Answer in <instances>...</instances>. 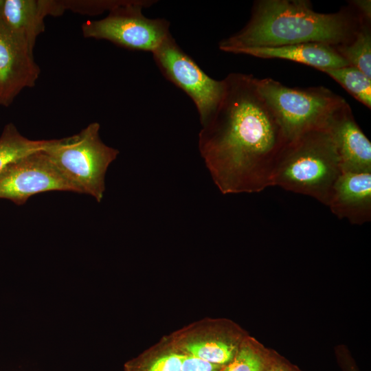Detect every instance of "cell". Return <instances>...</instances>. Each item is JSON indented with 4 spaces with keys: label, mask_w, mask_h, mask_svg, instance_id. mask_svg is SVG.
<instances>
[{
    "label": "cell",
    "mask_w": 371,
    "mask_h": 371,
    "mask_svg": "<svg viewBox=\"0 0 371 371\" xmlns=\"http://www.w3.org/2000/svg\"><path fill=\"white\" fill-rule=\"evenodd\" d=\"M168 335L124 364V371H181L185 357Z\"/></svg>",
    "instance_id": "9a60e30c"
},
{
    "label": "cell",
    "mask_w": 371,
    "mask_h": 371,
    "mask_svg": "<svg viewBox=\"0 0 371 371\" xmlns=\"http://www.w3.org/2000/svg\"><path fill=\"white\" fill-rule=\"evenodd\" d=\"M273 351L255 337L247 335L233 359L220 371H265Z\"/></svg>",
    "instance_id": "e0dca14e"
},
{
    "label": "cell",
    "mask_w": 371,
    "mask_h": 371,
    "mask_svg": "<svg viewBox=\"0 0 371 371\" xmlns=\"http://www.w3.org/2000/svg\"><path fill=\"white\" fill-rule=\"evenodd\" d=\"M321 71L338 82L357 100L371 108V78L359 69L348 65Z\"/></svg>",
    "instance_id": "d6986e66"
},
{
    "label": "cell",
    "mask_w": 371,
    "mask_h": 371,
    "mask_svg": "<svg viewBox=\"0 0 371 371\" xmlns=\"http://www.w3.org/2000/svg\"><path fill=\"white\" fill-rule=\"evenodd\" d=\"M152 54L163 75L192 100L203 124L221 100L224 80H217L205 74L170 34Z\"/></svg>",
    "instance_id": "52a82bcc"
},
{
    "label": "cell",
    "mask_w": 371,
    "mask_h": 371,
    "mask_svg": "<svg viewBox=\"0 0 371 371\" xmlns=\"http://www.w3.org/2000/svg\"><path fill=\"white\" fill-rule=\"evenodd\" d=\"M363 20L350 5L336 12L322 13L308 0H258L247 23L220 41L218 48L238 54L248 48L306 43L335 47L350 41Z\"/></svg>",
    "instance_id": "7a4b0ae2"
},
{
    "label": "cell",
    "mask_w": 371,
    "mask_h": 371,
    "mask_svg": "<svg viewBox=\"0 0 371 371\" xmlns=\"http://www.w3.org/2000/svg\"><path fill=\"white\" fill-rule=\"evenodd\" d=\"M238 54L260 58L289 60L313 67L319 71L349 65L333 46L317 43L248 48L240 51Z\"/></svg>",
    "instance_id": "5bb4252c"
},
{
    "label": "cell",
    "mask_w": 371,
    "mask_h": 371,
    "mask_svg": "<svg viewBox=\"0 0 371 371\" xmlns=\"http://www.w3.org/2000/svg\"><path fill=\"white\" fill-rule=\"evenodd\" d=\"M65 11L63 1L0 0V20L32 48L45 30V19Z\"/></svg>",
    "instance_id": "4fadbf2b"
},
{
    "label": "cell",
    "mask_w": 371,
    "mask_h": 371,
    "mask_svg": "<svg viewBox=\"0 0 371 371\" xmlns=\"http://www.w3.org/2000/svg\"><path fill=\"white\" fill-rule=\"evenodd\" d=\"M100 126L89 124L78 133L47 140L42 150L61 175L77 190L100 202L105 190L104 178L119 150L100 139Z\"/></svg>",
    "instance_id": "277c9868"
},
{
    "label": "cell",
    "mask_w": 371,
    "mask_h": 371,
    "mask_svg": "<svg viewBox=\"0 0 371 371\" xmlns=\"http://www.w3.org/2000/svg\"><path fill=\"white\" fill-rule=\"evenodd\" d=\"M265 371H300L284 360L276 351H273L270 361Z\"/></svg>",
    "instance_id": "7402d4cb"
},
{
    "label": "cell",
    "mask_w": 371,
    "mask_h": 371,
    "mask_svg": "<svg viewBox=\"0 0 371 371\" xmlns=\"http://www.w3.org/2000/svg\"><path fill=\"white\" fill-rule=\"evenodd\" d=\"M65 10L97 14L106 10L109 12L121 4L123 1H63Z\"/></svg>",
    "instance_id": "ffe728a7"
},
{
    "label": "cell",
    "mask_w": 371,
    "mask_h": 371,
    "mask_svg": "<svg viewBox=\"0 0 371 371\" xmlns=\"http://www.w3.org/2000/svg\"><path fill=\"white\" fill-rule=\"evenodd\" d=\"M256 78L228 74L220 102L201 124L199 152L224 194L258 193L272 186L279 154L288 142Z\"/></svg>",
    "instance_id": "6da1fadb"
},
{
    "label": "cell",
    "mask_w": 371,
    "mask_h": 371,
    "mask_svg": "<svg viewBox=\"0 0 371 371\" xmlns=\"http://www.w3.org/2000/svg\"><path fill=\"white\" fill-rule=\"evenodd\" d=\"M341 172L327 126L308 131L288 141L280 151L272 186L311 196L327 205Z\"/></svg>",
    "instance_id": "3957f363"
},
{
    "label": "cell",
    "mask_w": 371,
    "mask_h": 371,
    "mask_svg": "<svg viewBox=\"0 0 371 371\" xmlns=\"http://www.w3.org/2000/svg\"><path fill=\"white\" fill-rule=\"evenodd\" d=\"M223 366L185 355L181 371H220Z\"/></svg>",
    "instance_id": "44dd1931"
},
{
    "label": "cell",
    "mask_w": 371,
    "mask_h": 371,
    "mask_svg": "<svg viewBox=\"0 0 371 371\" xmlns=\"http://www.w3.org/2000/svg\"><path fill=\"white\" fill-rule=\"evenodd\" d=\"M327 206L339 219L363 225L371 220V172H341Z\"/></svg>",
    "instance_id": "7c38bea8"
},
{
    "label": "cell",
    "mask_w": 371,
    "mask_h": 371,
    "mask_svg": "<svg viewBox=\"0 0 371 371\" xmlns=\"http://www.w3.org/2000/svg\"><path fill=\"white\" fill-rule=\"evenodd\" d=\"M247 335L230 319L205 317L168 336L176 348L184 355L225 366L233 359Z\"/></svg>",
    "instance_id": "ba28073f"
},
{
    "label": "cell",
    "mask_w": 371,
    "mask_h": 371,
    "mask_svg": "<svg viewBox=\"0 0 371 371\" xmlns=\"http://www.w3.org/2000/svg\"><path fill=\"white\" fill-rule=\"evenodd\" d=\"M47 142L30 139L22 135L14 124H7L0 137V176L16 161L41 150Z\"/></svg>",
    "instance_id": "2e32d148"
},
{
    "label": "cell",
    "mask_w": 371,
    "mask_h": 371,
    "mask_svg": "<svg viewBox=\"0 0 371 371\" xmlns=\"http://www.w3.org/2000/svg\"><path fill=\"white\" fill-rule=\"evenodd\" d=\"M256 85L288 141L327 126L334 112L346 102L323 86L291 88L271 78H256Z\"/></svg>",
    "instance_id": "5b68a950"
},
{
    "label": "cell",
    "mask_w": 371,
    "mask_h": 371,
    "mask_svg": "<svg viewBox=\"0 0 371 371\" xmlns=\"http://www.w3.org/2000/svg\"><path fill=\"white\" fill-rule=\"evenodd\" d=\"M330 131L339 156L341 172H371V143L346 102L330 118Z\"/></svg>",
    "instance_id": "8fae6325"
},
{
    "label": "cell",
    "mask_w": 371,
    "mask_h": 371,
    "mask_svg": "<svg viewBox=\"0 0 371 371\" xmlns=\"http://www.w3.org/2000/svg\"><path fill=\"white\" fill-rule=\"evenodd\" d=\"M33 49L0 20V104L9 106L23 89L35 85L40 69Z\"/></svg>",
    "instance_id": "30bf717a"
},
{
    "label": "cell",
    "mask_w": 371,
    "mask_h": 371,
    "mask_svg": "<svg viewBox=\"0 0 371 371\" xmlns=\"http://www.w3.org/2000/svg\"><path fill=\"white\" fill-rule=\"evenodd\" d=\"M348 62L371 78L370 21H363L355 36L348 43L334 47Z\"/></svg>",
    "instance_id": "ac0fdd59"
},
{
    "label": "cell",
    "mask_w": 371,
    "mask_h": 371,
    "mask_svg": "<svg viewBox=\"0 0 371 371\" xmlns=\"http://www.w3.org/2000/svg\"><path fill=\"white\" fill-rule=\"evenodd\" d=\"M157 1H125L99 20L82 25L85 38L103 39L130 49L153 53L170 34V23L164 19L146 17L142 10Z\"/></svg>",
    "instance_id": "8992f818"
},
{
    "label": "cell",
    "mask_w": 371,
    "mask_h": 371,
    "mask_svg": "<svg viewBox=\"0 0 371 371\" xmlns=\"http://www.w3.org/2000/svg\"><path fill=\"white\" fill-rule=\"evenodd\" d=\"M349 5L365 20L370 21L371 19V1L370 0L351 1Z\"/></svg>",
    "instance_id": "603a6c76"
},
{
    "label": "cell",
    "mask_w": 371,
    "mask_h": 371,
    "mask_svg": "<svg viewBox=\"0 0 371 371\" xmlns=\"http://www.w3.org/2000/svg\"><path fill=\"white\" fill-rule=\"evenodd\" d=\"M49 191L78 192L42 149L16 161L0 176V199L17 205L24 204L34 194Z\"/></svg>",
    "instance_id": "9c48e42d"
},
{
    "label": "cell",
    "mask_w": 371,
    "mask_h": 371,
    "mask_svg": "<svg viewBox=\"0 0 371 371\" xmlns=\"http://www.w3.org/2000/svg\"><path fill=\"white\" fill-rule=\"evenodd\" d=\"M344 357L343 363L345 371H358L355 366H354L350 361L346 359V355H341Z\"/></svg>",
    "instance_id": "cb8c5ba5"
}]
</instances>
